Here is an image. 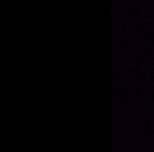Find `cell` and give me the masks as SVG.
Masks as SVG:
<instances>
[]
</instances>
